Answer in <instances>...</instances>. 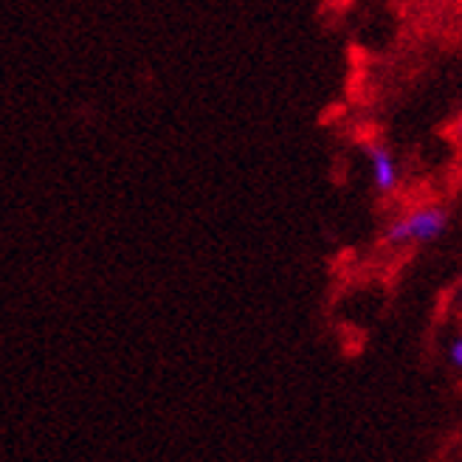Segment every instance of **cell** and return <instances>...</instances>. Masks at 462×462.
Segmentation results:
<instances>
[{
    "mask_svg": "<svg viewBox=\"0 0 462 462\" xmlns=\"http://www.w3.org/2000/svg\"><path fill=\"white\" fill-rule=\"evenodd\" d=\"M448 228V212L443 206H426V209L406 215L401 220H395L389 228L383 240L392 245H403V243H431L440 240Z\"/></svg>",
    "mask_w": 462,
    "mask_h": 462,
    "instance_id": "6da1fadb",
    "label": "cell"
},
{
    "mask_svg": "<svg viewBox=\"0 0 462 462\" xmlns=\"http://www.w3.org/2000/svg\"><path fill=\"white\" fill-rule=\"evenodd\" d=\"M373 161V178H375V189L389 195L398 189V180H401V172H398V161L392 155V150L386 144H378V142H364L361 144Z\"/></svg>",
    "mask_w": 462,
    "mask_h": 462,
    "instance_id": "7a4b0ae2",
    "label": "cell"
},
{
    "mask_svg": "<svg viewBox=\"0 0 462 462\" xmlns=\"http://www.w3.org/2000/svg\"><path fill=\"white\" fill-rule=\"evenodd\" d=\"M448 361H451L454 366H462V338H459V336L448 344Z\"/></svg>",
    "mask_w": 462,
    "mask_h": 462,
    "instance_id": "3957f363",
    "label": "cell"
}]
</instances>
